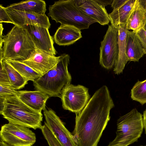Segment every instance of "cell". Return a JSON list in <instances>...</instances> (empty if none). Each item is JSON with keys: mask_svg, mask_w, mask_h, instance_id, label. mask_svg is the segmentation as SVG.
<instances>
[{"mask_svg": "<svg viewBox=\"0 0 146 146\" xmlns=\"http://www.w3.org/2000/svg\"><path fill=\"white\" fill-rule=\"evenodd\" d=\"M114 106L106 86L95 92L82 110L76 114L72 135L78 146H97Z\"/></svg>", "mask_w": 146, "mask_h": 146, "instance_id": "cell-1", "label": "cell"}, {"mask_svg": "<svg viewBox=\"0 0 146 146\" xmlns=\"http://www.w3.org/2000/svg\"><path fill=\"white\" fill-rule=\"evenodd\" d=\"M70 56L64 54L60 55L57 63L52 68L33 82L37 90L50 97L61 98L64 89L70 84L72 77L68 70Z\"/></svg>", "mask_w": 146, "mask_h": 146, "instance_id": "cell-2", "label": "cell"}, {"mask_svg": "<svg viewBox=\"0 0 146 146\" xmlns=\"http://www.w3.org/2000/svg\"><path fill=\"white\" fill-rule=\"evenodd\" d=\"M1 115L9 122L34 129H41L43 116L23 102L17 96L5 99Z\"/></svg>", "mask_w": 146, "mask_h": 146, "instance_id": "cell-3", "label": "cell"}, {"mask_svg": "<svg viewBox=\"0 0 146 146\" xmlns=\"http://www.w3.org/2000/svg\"><path fill=\"white\" fill-rule=\"evenodd\" d=\"M3 60L27 59L36 48L26 29L16 25L3 36Z\"/></svg>", "mask_w": 146, "mask_h": 146, "instance_id": "cell-4", "label": "cell"}, {"mask_svg": "<svg viewBox=\"0 0 146 146\" xmlns=\"http://www.w3.org/2000/svg\"><path fill=\"white\" fill-rule=\"evenodd\" d=\"M49 16L61 25L73 26L80 30L89 28L97 22L82 12L76 6L74 0H59L49 6Z\"/></svg>", "mask_w": 146, "mask_h": 146, "instance_id": "cell-5", "label": "cell"}, {"mask_svg": "<svg viewBox=\"0 0 146 146\" xmlns=\"http://www.w3.org/2000/svg\"><path fill=\"white\" fill-rule=\"evenodd\" d=\"M117 126L116 137L107 146H128L141 136L144 129L143 115L133 108L119 117Z\"/></svg>", "mask_w": 146, "mask_h": 146, "instance_id": "cell-6", "label": "cell"}, {"mask_svg": "<svg viewBox=\"0 0 146 146\" xmlns=\"http://www.w3.org/2000/svg\"><path fill=\"white\" fill-rule=\"evenodd\" d=\"M0 137L11 146H32L36 140L35 133L29 128L10 122L2 126Z\"/></svg>", "mask_w": 146, "mask_h": 146, "instance_id": "cell-7", "label": "cell"}, {"mask_svg": "<svg viewBox=\"0 0 146 146\" xmlns=\"http://www.w3.org/2000/svg\"><path fill=\"white\" fill-rule=\"evenodd\" d=\"M118 28L109 25L104 39L101 42L99 62L107 69L114 67L117 62L119 54L118 44Z\"/></svg>", "mask_w": 146, "mask_h": 146, "instance_id": "cell-8", "label": "cell"}, {"mask_svg": "<svg viewBox=\"0 0 146 146\" xmlns=\"http://www.w3.org/2000/svg\"><path fill=\"white\" fill-rule=\"evenodd\" d=\"M90 98L87 88L81 85L71 84L64 89L60 98L63 109L76 114L82 110Z\"/></svg>", "mask_w": 146, "mask_h": 146, "instance_id": "cell-9", "label": "cell"}, {"mask_svg": "<svg viewBox=\"0 0 146 146\" xmlns=\"http://www.w3.org/2000/svg\"><path fill=\"white\" fill-rule=\"evenodd\" d=\"M43 111L44 124L52 132L62 146H78L72 134L52 109H46Z\"/></svg>", "mask_w": 146, "mask_h": 146, "instance_id": "cell-10", "label": "cell"}, {"mask_svg": "<svg viewBox=\"0 0 146 146\" xmlns=\"http://www.w3.org/2000/svg\"><path fill=\"white\" fill-rule=\"evenodd\" d=\"M26 29L36 48L49 54L55 56L57 52L54 46L53 38L48 29L39 26L27 25Z\"/></svg>", "mask_w": 146, "mask_h": 146, "instance_id": "cell-11", "label": "cell"}, {"mask_svg": "<svg viewBox=\"0 0 146 146\" xmlns=\"http://www.w3.org/2000/svg\"><path fill=\"white\" fill-rule=\"evenodd\" d=\"M60 56H56L36 48L27 59L21 61L42 75L58 62Z\"/></svg>", "mask_w": 146, "mask_h": 146, "instance_id": "cell-12", "label": "cell"}, {"mask_svg": "<svg viewBox=\"0 0 146 146\" xmlns=\"http://www.w3.org/2000/svg\"><path fill=\"white\" fill-rule=\"evenodd\" d=\"M6 10L14 25L20 27L27 25H36L48 29L50 27L51 24L48 17L45 14Z\"/></svg>", "mask_w": 146, "mask_h": 146, "instance_id": "cell-13", "label": "cell"}, {"mask_svg": "<svg viewBox=\"0 0 146 146\" xmlns=\"http://www.w3.org/2000/svg\"><path fill=\"white\" fill-rule=\"evenodd\" d=\"M79 9L96 20L101 25H108L110 22L109 14L105 7L94 0H74Z\"/></svg>", "mask_w": 146, "mask_h": 146, "instance_id": "cell-14", "label": "cell"}, {"mask_svg": "<svg viewBox=\"0 0 146 146\" xmlns=\"http://www.w3.org/2000/svg\"><path fill=\"white\" fill-rule=\"evenodd\" d=\"M17 96L24 103L33 110L41 113L46 109V101L50 97L39 90L18 91Z\"/></svg>", "mask_w": 146, "mask_h": 146, "instance_id": "cell-15", "label": "cell"}, {"mask_svg": "<svg viewBox=\"0 0 146 146\" xmlns=\"http://www.w3.org/2000/svg\"><path fill=\"white\" fill-rule=\"evenodd\" d=\"M80 30L73 26L61 25L53 37L55 42L60 46L73 44L82 37Z\"/></svg>", "mask_w": 146, "mask_h": 146, "instance_id": "cell-16", "label": "cell"}, {"mask_svg": "<svg viewBox=\"0 0 146 146\" xmlns=\"http://www.w3.org/2000/svg\"><path fill=\"white\" fill-rule=\"evenodd\" d=\"M118 59L113 69L115 74L122 73L125 64L128 62L126 53L127 35L128 29L127 23L120 24L118 27Z\"/></svg>", "mask_w": 146, "mask_h": 146, "instance_id": "cell-17", "label": "cell"}, {"mask_svg": "<svg viewBox=\"0 0 146 146\" xmlns=\"http://www.w3.org/2000/svg\"><path fill=\"white\" fill-rule=\"evenodd\" d=\"M146 23V11L136 0L127 22V29L136 32L143 28Z\"/></svg>", "mask_w": 146, "mask_h": 146, "instance_id": "cell-18", "label": "cell"}, {"mask_svg": "<svg viewBox=\"0 0 146 146\" xmlns=\"http://www.w3.org/2000/svg\"><path fill=\"white\" fill-rule=\"evenodd\" d=\"M126 53L128 61L138 62L145 54L136 32L127 31Z\"/></svg>", "mask_w": 146, "mask_h": 146, "instance_id": "cell-19", "label": "cell"}, {"mask_svg": "<svg viewBox=\"0 0 146 146\" xmlns=\"http://www.w3.org/2000/svg\"><path fill=\"white\" fill-rule=\"evenodd\" d=\"M5 8L7 9L44 14L46 11V5L43 0H29L10 4Z\"/></svg>", "mask_w": 146, "mask_h": 146, "instance_id": "cell-20", "label": "cell"}, {"mask_svg": "<svg viewBox=\"0 0 146 146\" xmlns=\"http://www.w3.org/2000/svg\"><path fill=\"white\" fill-rule=\"evenodd\" d=\"M136 0H128L123 5L109 14L111 25L118 28L119 25L127 23Z\"/></svg>", "mask_w": 146, "mask_h": 146, "instance_id": "cell-21", "label": "cell"}, {"mask_svg": "<svg viewBox=\"0 0 146 146\" xmlns=\"http://www.w3.org/2000/svg\"><path fill=\"white\" fill-rule=\"evenodd\" d=\"M3 67L9 78L11 86L15 90L24 87L28 81L6 60H3Z\"/></svg>", "mask_w": 146, "mask_h": 146, "instance_id": "cell-22", "label": "cell"}, {"mask_svg": "<svg viewBox=\"0 0 146 146\" xmlns=\"http://www.w3.org/2000/svg\"><path fill=\"white\" fill-rule=\"evenodd\" d=\"M5 60L28 81L31 80L34 82L41 75L21 61L12 60Z\"/></svg>", "mask_w": 146, "mask_h": 146, "instance_id": "cell-23", "label": "cell"}, {"mask_svg": "<svg viewBox=\"0 0 146 146\" xmlns=\"http://www.w3.org/2000/svg\"><path fill=\"white\" fill-rule=\"evenodd\" d=\"M131 95L133 100L142 105L146 103V79L135 83L131 90Z\"/></svg>", "mask_w": 146, "mask_h": 146, "instance_id": "cell-24", "label": "cell"}, {"mask_svg": "<svg viewBox=\"0 0 146 146\" xmlns=\"http://www.w3.org/2000/svg\"><path fill=\"white\" fill-rule=\"evenodd\" d=\"M40 129L49 146H62L45 124L42 126Z\"/></svg>", "mask_w": 146, "mask_h": 146, "instance_id": "cell-25", "label": "cell"}, {"mask_svg": "<svg viewBox=\"0 0 146 146\" xmlns=\"http://www.w3.org/2000/svg\"><path fill=\"white\" fill-rule=\"evenodd\" d=\"M17 92L11 86L0 85V98L5 99L8 97L17 96Z\"/></svg>", "mask_w": 146, "mask_h": 146, "instance_id": "cell-26", "label": "cell"}, {"mask_svg": "<svg viewBox=\"0 0 146 146\" xmlns=\"http://www.w3.org/2000/svg\"><path fill=\"white\" fill-rule=\"evenodd\" d=\"M0 85L11 86L8 74L4 69L3 61H0Z\"/></svg>", "mask_w": 146, "mask_h": 146, "instance_id": "cell-27", "label": "cell"}, {"mask_svg": "<svg viewBox=\"0 0 146 146\" xmlns=\"http://www.w3.org/2000/svg\"><path fill=\"white\" fill-rule=\"evenodd\" d=\"M2 23H10L13 24V22L8 14L5 7L0 5V24Z\"/></svg>", "mask_w": 146, "mask_h": 146, "instance_id": "cell-28", "label": "cell"}, {"mask_svg": "<svg viewBox=\"0 0 146 146\" xmlns=\"http://www.w3.org/2000/svg\"><path fill=\"white\" fill-rule=\"evenodd\" d=\"M136 32L137 36L143 47L145 54H146V31L144 28H142Z\"/></svg>", "mask_w": 146, "mask_h": 146, "instance_id": "cell-29", "label": "cell"}, {"mask_svg": "<svg viewBox=\"0 0 146 146\" xmlns=\"http://www.w3.org/2000/svg\"><path fill=\"white\" fill-rule=\"evenodd\" d=\"M128 0H113L111 4L113 10L116 9L123 5Z\"/></svg>", "mask_w": 146, "mask_h": 146, "instance_id": "cell-30", "label": "cell"}, {"mask_svg": "<svg viewBox=\"0 0 146 146\" xmlns=\"http://www.w3.org/2000/svg\"><path fill=\"white\" fill-rule=\"evenodd\" d=\"M96 1L100 4L102 5L104 7L107 6L108 5H111L113 0H96Z\"/></svg>", "mask_w": 146, "mask_h": 146, "instance_id": "cell-31", "label": "cell"}, {"mask_svg": "<svg viewBox=\"0 0 146 146\" xmlns=\"http://www.w3.org/2000/svg\"><path fill=\"white\" fill-rule=\"evenodd\" d=\"M143 116L144 129L145 133L146 134V109L143 112Z\"/></svg>", "mask_w": 146, "mask_h": 146, "instance_id": "cell-32", "label": "cell"}, {"mask_svg": "<svg viewBox=\"0 0 146 146\" xmlns=\"http://www.w3.org/2000/svg\"><path fill=\"white\" fill-rule=\"evenodd\" d=\"M138 1L146 11V0H138Z\"/></svg>", "mask_w": 146, "mask_h": 146, "instance_id": "cell-33", "label": "cell"}, {"mask_svg": "<svg viewBox=\"0 0 146 146\" xmlns=\"http://www.w3.org/2000/svg\"><path fill=\"white\" fill-rule=\"evenodd\" d=\"M0 146H11L5 142L1 139H0Z\"/></svg>", "mask_w": 146, "mask_h": 146, "instance_id": "cell-34", "label": "cell"}, {"mask_svg": "<svg viewBox=\"0 0 146 146\" xmlns=\"http://www.w3.org/2000/svg\"><path fill=\"white\" fill-rule=\"evenodd\" d=\"M143 28L145 29V30L146 31V23Z\"/></svg>", "mask_w": 146, "mask_h": 146, "instance_id": "cell-35", "label": "cell"}, {"mask_svg": "<svg viewBox=\"0 0 146 146\" xmlns=\"http://www.w3.org/2000/svg\"><path fill=\"white\" fill-rule=\"evenodd\" d=\"M139 146H146V145H140Z\"/></svg>", "mask_w": 146, "mask_h": 146, "instance_id": "cell-36", "label": "cell"}]
</instances>
